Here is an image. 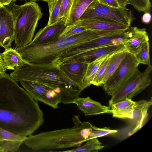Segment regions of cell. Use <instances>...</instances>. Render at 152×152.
Segmentation results:
<instances>
[{
    "label": "cell",
    "instance_id": "6da1fadb",
    "mask_svg": "<svg viewBox=\"0 0 152 152\" xmlns=\"http://www.w3.org/2000/svg\"><path fill=\"white\" fill-rule=\"evenodd\" d=\"M38 103L6 73L0 75V127L29 136L44 121Z\"/></svg>",
    "mask_w": 152,
    "mask_h": 152
},
{
    "label": "cell",
    "instance_id": "7a4b0ae2",
    "mask_svg": "<svg viewBox=\"0 0 152 152\" xmlns=\"http://www.w3.org/2000/svg\"><path fill=\"white\" fill-rule=\"evenodd\" d=\"M16 81H27L44 85L59 93L61 103H73L82 91L77 84L66 76L58 67L57 63L48 64H25L10 74Z\"/></svg>",
    "mask_w": 152,
    "mask_h": 152
},
{
    "label": "cell",
    "instance_id": "3957f363",
    "mask_svg": "<svg viewBox=\"0 0 152 152\" xmlns=\"http://www.w3.org/2000/svg\"><path fill=\"white\" fill-rule=\"evenodd\" d=\"M72 120L73 127L31 135L23 142L36 151L50 152L55 149L79 147L88 140L96 127L89 122H81L77 115Z\"/></svg>",
    "mask_w": 152,
    "mask_h": 152
},
{
    "label": "cell",
    "instance_id": "277c9868",
    "mask_svg": "<svg viewBox=\"0 0 152 152\" xmlns=\"http://www.w3.org/2000/svg\"><path fill=\"white\" fill-rule=\"evenodd\" d=\"M79 45L75 35L61 36L51 42L37 44L31 43L15 48L25 64H43L57 63L59 58Z\"/></svg>",
    "mask_w": 152,
    "mask_h": 152
},
{
    "label": "cell",
    "instance_id": "5b68a950",
    "mask_svg": "<svg viewBox=\"0 0 152 152\" xmlns=\"http://www.w3.org/2000/svg\"><path fill=\"white\" fill-rule=\"evenodd\" d=\"M12 1L6 6L12 11L15 19V48L26 46L32 40L39 20L43 14L35 1H30L21 5Z\"/></svg>",
    "mask_w": 152,
    "mask_h": 152
},
{
    "label": "cell",
    "instance_id": "8992f818",
    "mask_svg": "<svg viewBox=\"0 0 152 152\" xmlns=\"http://www.w3.org/2000/svg\"><path fill=\"white\" fill-rule=\"evenodd\" d=\"M92 18L120 23L129 27L135 19L132 11L126 7H110L100 3L98 0L89 5L79 20Z\"/></svg>",
    "mask_w": 152,
    "mask_h": 152
},
{
    "label": "cell",
    "instance_id": "52a82bcc",
    "mask_svg": "<svg viewBox=\"0 0 152 152\" xmlns=\"http://www.w3.org/2000/svg\"><path fill=\"white\" fill-rule=\"evenodd\" d=\"M152 70L151 65H148L143 72L137 68L130 78L111 96L109 105L126 99H132L150 85Z\"/></svg>",
    "mask_w": 152,
    "mask_h": 152
},
{
    "label": "cell",
    "instance_id": "ba28073f",
    "mask_svg": "<svg viewBox=\"0 0 152 152\" xmlns=\"http://www.w3.org/2000/svg\"><path fill=\"white\" fill-rule=\"evenodd\" d=\"M139 64L135 56L128 53L115 70L103 84L106 93L111 96L130 78Z\"/></svg>",
    "mask_w": 152,
    "mask_h": 152
},
{
    "label": "cell",
    "instance_id": "9c48e42d",
    "mask_svg": "<svg viewBox=\"0 0 152 152\" xmlns=\"http://www.w3.org/2000/svg\"><path fill=\"white\" fill-rule=\"evenodd\" d=\"M25 91L35 101L40 102L56 109L61 103L60 94L55 90L37 83L23 81L20 82Z\"/></svg>",
    "mask_w": 152,
    "mask_h": 152
},
{
    "label": "cell",
    "instance_id": "30bf717a",
    "mask_svg": "<svg viewBox=\"0 0 152 152\" xmlns=\"http://www.w3.org/2000/svg\"><path fill=\"white\" fill-rule=\"evenodd\" d=\"M121 44H115L95 48L59 60L58 63L75 61L89 63L103 56L111 54L124 49Z\"/></svg>",
    "mask_w": 152,
    "mask_h": 152
},
{
    "label": "cell",
    "instance_id": "8fae6325",
    "mask_svg": "<svg viewBox=\"0 0 152 152\" xmlns=\"http://www.w3.org/2000/svg\"><path fill=\"white\" fill-rule=\"evenodd\" d=\"M15 20L11 10L2 6L0 10V46L10 48L15 39Z\"/></svg>",
    "mask_w": 152,
    "mask_h": 152
},
{
    "label": "cell",
    "instance_id": "7c38bea8",
    "mask_svg": "<svg viewBox=\"0 0 152 152\" xmlns=\"http://www.w3.org/2000/svg\"><path fill=\"white\" fill-rule=\"evenodd\" d=\"M66 20L61 19H59L58 21L54 24L47 25L39 31L30 43L42 44L51 42L58 39L66 28Z\"/></svg>",
    "mask_w": 152,
    "mask_h": 152
},
{
    "label": "cell",
    "instance_id": "4fadbf2b",
    "mask_svg": "<svg viewBox=\"0 0 152 152\" xmlns=\"http://www.w3.org/2000/svg\"><path fill=\"white\" fill-rule=\"evenodd\" d=\"M128 30V37L122 40L120 44L128 53L134 55L145 42L149 41V37L145 28L133 26L130 27Z\"/></svg>",
    "mask_w": 152,
    "mask_h": 152
},
{
    "label": "cell",
    "instance_id": "5bb4252c",
    "mask_svg": "<svg viewBox=\"0 0 152 152\" xmlns=\"http://www.w3.org/2000/svg\"><path fill=\"white\" fill-rule=\"evenodd\" d=\"M88 65L87 63L75 61L57 63L60 70L82 91L84 89V81Z\"/></svg>",
    "mask_w": 152,
    "mask_h": 152
},
{
    "label": "cell",
    "instance_id": "9a60e30c",
    "mask_svg": "<svg viewBox=\"0 0 152 152\" xmlns=\"http://www.w3.org/2000/svg\"><path fill=\"white\" fill-rule=\"evenodd\" d=\"M128 30L102 37L83 43L78 46L76 53L95 48L109 45L120 44V43L122 40L128 37L129 34Z\"/></svg>",
    "mask_w": 152,
    "mask_h": 152
},
{
    "label": "cell",
    "instance_id": "2e32d148",
    "mask_svg": "<svg viewBox=\"0 0 152 152\" xmlns=\"http://www.w3.org/2000/svg\"><path fill=\"white\" fill-rule=\"evenodd\" d=\"M73 25L83 27L87 29L98 31H124L130 27L122 23L95 18L79 20Z\"/></svg>",
    "mask_w": 152,
    "mask_h": 152
},
{
    "label": "cell",
    "instance_id": "e0dca14e",
    "mask_svg": "<svg viewBox=\"0 0 152 152\" xmlns=\"http://www.w3.org/2000/svg\"><path fill=\"white\" fill-rule=\"evenodd\" d=\"M73 103L75 104L78 109L86 116L112 113L111 108L109 106L102 104L100 103L92 100L89 96L86 98L78 97Z\"/></svg>",
    "mask_w": 152,
    "mask_h": 152
},
{
    "label": "cell",
    "instance_id": "ac0fdd59",
    "mask_svg": "<svg viewBox=\"0 0 152 152\" xmlns=\"http://www.w3.org/2000/svg\"><path fill=\"white\" fill-rule=\"evenodd\" d=\"M26 137L16 135L0 127V152L18 151Z\"/></svg>",
    "mask_w": 152,
    "mask_h": 152
},
{
    "label": "cell",
    "instance_id": "d6986e66",
    "mask_svg": "<svg viewBox=\"0 0 152 152\" xmlns=\"http://www.w3.org/2000/svg\"><path fill=\"white\" fill-rule=\"evenodd\" d=\"M152 104L151 98L150 100H142L139 101V103L133 110L132 118L131 120L134 126L132 135L140 129L144 125L148 116V111Z\"/></svg>",
    "mask_w": 152,
    "mask_h": 152
},
{
    "label": "cell",
    "instance_id": "ffe728a7",
    "mask_svg": "<svg viewBox=\"0 0 152 152\" xmlns=\"http://www.w3.org/2000/svg\"><path fill=\"white\" fill-rule=\"evenodd\" d=\"M139 103L126 99L109 105L113 117L131 119L133 110Z\"/></svg>",
    "mask_w": 152,
    "mask_h": 152
},
{
    "label": "cell",
    "instance_id": "44dd1931",
    "mask_svg": "<svg viewBox=\"0 0 152 152\" xmlns=\"http://www.w3.org/2000/svg\"><path fill=\"white\" fill-rule=\"evenodd\" d=\"M3 64L7 69L15 70L22 67L25 64L20 55L14 49L9 48L1 53Z\"/></svg>",
    "mask_w": 152,
    "mask_h": 152
},
{
    "label": "cell",
    "instance_id": "7402d4cb",
    "mask_svg": "<svg viewBox=\"0 0 152 152\" xmlns=\"http://www.w3.org/2000/svg\"><path fill=\"white\" fill-rule=\"evenodd\" d=\"M96 0H73L69 17L66 22L67 26L75 24L88 7Z\"/></svg>",
    "mask_w": 152,
    "mask_h": 152
},
{
    "label": "cell",
    "instance_id": "603a6c76",
    "mask_svg": "<svg viewBox=\"0 0 152 152\" xmlns=\"http://www.w3.org/2000/svg\"><path fill=\"white\" fill-rule=\"evenodd\" d=\"M128 53L124 48L111 54L105 73L103 85L115 70L125 58Z\"/></svg>",
    "mask_w": 152,
    "mask_h": 152
},
{
    "label": "cell",
    "instance_id": "cb8c5ba5",
    "mask_svg": "<svg viewBox=\"0 0 152 152\" xmlns=\"http://www.w3.org/2000/svg\"><path fill=\"white\" fill-rule=\"evenodd\" d=\"M110 55L101 57L92 62L88 63L84 81V89L92 84L93 81L101 64L108 56Z\"/></svg>",
    "mask_w": 152,
    "mask_h": 152
},
{
    "label": "cell",
    "instance_id": "d4e9b609",
    "mask_svg": "<svg viewBox=\"0 0 152 152\" xmlns=\"http://www.w3.org/2000/svg\"><path fill=\"white\" fill-rule=\"evenodd\" d=\"M84 145L75 148L60 151L66 152H98L106 146L104 145L98 140L97 138L91 139L87 140Z\"/></svg>",
    "mask_w": 152,
    "mask_h": 152
},
{
    "label": "cell",
    "instance_id": "484cf974",
    "mask_svg": "<svg viewBox=\"0 0 152 152\" xmlns=\"http://www.w3.org/2000/svg\"><path fill=\"white\" fill-rule=\"evenodd\" d=\"M62 0H50L47 2L49 11V18L47 25H51L58 21Z\"/></svg>",
    "mask_w": 152,
    "mask_h": 152
},
{
    "label": "cell",
    "instance_id": "4316f807",
    "mask_svg": "<svg viewBox=\"0 0 152 152\" xmlns=\"http://www.w3.org/2000/svg\"><path fill=\"white\" fill-rule=\"evenodd\" d=\"M149 47V41L146 42L134 55L139 64L151 65Z\"/></svg>",
    "mask_w": 152,
    "mask_h": 152
},
{
    "label": "cell",
    "instance_id": "83f0119b",
    "mask_svg": "<svg viewBox=\"0 0 152 152\" xmlns=\"http://www.w3.org/2000/svg\"><path fill=\"white\" fill-rule=\"evenodd\" d=\"M111 54L108 56L101 64L92 84L97 86L103 85V80L105 73Z\"/></svg>",
    "mask_w": 152,
    "mask_h": 152
},
{
    "label": "cell",
    "instance_id": "f1b7e54d",
    "mask_svg": "<svg viewBox=\"0 0 152 152\" xmlns=\"http://www.w3.org/2000/svg\"><path fill=\"white\" fill-rule=\"evenodd\" d=\"M130 4L139 12H150L151 6L150 0H127Z\"/></svg>",
    "mask_w": 152,
    "mask_h": 152
},
{
    "label": "cell",
    "instance_id": "f546056e",
    "mask_svg": "<svg viewBox=\"0 0 152 152\" xmlns=\"http://www.w3.org/2000/svg\"><path fill=\"white\" fill-rule=\"evenodd\" d=\"M73 0H62L58 19H63L66 22L69 17Z\"/></svg>",
    "mask_w": 152,
    "mask_h": 152
},
{
    "label": "cell",
    "instance_id": "4dcf8cb0",
    "mask_svg": "<svg viewBox=\"0 0 152 152\" xmlns=\"http://www.w3.org/2000/svg\"><path fill=\"white\" fill-rule=\"evenodd\" d=\"M118 131L117 130L111 129L109 127L99 128L96 127V129L92 132L88 140L94 138H97L109 134L116 133Z\"/></svg>",
    "mask_w": 152,
    "mask_h": 152
},
{
    "label": "cell",
    "instance_id": "1f68e13d",
    "mask_svg": "<svg viewBox=\"0 0 152 152\" xmlns=\"http://www.w3.org/2000/svg\"><path fill=\"white\" fill-rule=\"evenodd\" d=\"M87 30L85 28L80 27L72 25L66 26V28L60 36H69Z\"/></svg>",
    "mask_w": 152,
    "mask_h": 152
},
{
    "label": "cell",
    "instance_id": "d6a6232c",
    "mask_svg": "<svg viewBox=\"0 0 152 152\" xmlns=\"http://www.w3.org/2000/svg\"><path fill=\"white\" fill-rule=\"evenodd\" d=\"M101 3L106 5L115 7H121L116 0H98Z\"/></svg>",
    "mask_w": 152,
    "mask_h": 152
},
{
    "label": "cell",
    "instance_id": "836d02e7",
    "mask_svg": "<svg viewBox=\"0 0 152 152\" xmlns=\"http://www.w3.org/2000/svg\"><path fill=\"white\" fill-rule=\"evenodd\" d=\"M151 20V16L149 12H146L142 15L141 20L142 22L145 24L149 23Z\"/></svg>",
    "mask_w": 152,
    "mask_h": 152
},
{
    "label": "cell",
    "instance_id": "e575fe53",
    "mask_svg": "<svg viewBox=\"0 0 152 152\" xmlns=\"http://www.w3.org/2000/svg\"><path fill=\"white\" fill-rule=\"evenodd\" d=\"M7 69L4 67L1 57L0 53V75L4 74Z\"/></svg>",
    "mask_w": 152,
    "mask_h": 152
},
{
    "label": "cell",
    "instance_id": "d590c367",
    "mask_svg": "<svg viewBox=\"0 0 152 152\" xmlns=\"http://www.w3.org/2000/svg\"><path fill=\"white\" fill-rule=\"evenodd\" d=\"M121 7H125L128 4L127 0H116Z\"/></svg>",
    "mask_w": 152,
    "mask_h": 152
},
{
    "label": "cell",
    "instance_id": "8d00e7d4",
    "mask_svg": "<svg viewBox=\"0 0 152 152\" xmlns=\"http://www.w3.org/2000/svg\"><path fill=\"white\" fill-rule=\"evenodd\" d=\"M12 0H0V4L2 6H6L9 4Z\"/></svg>",
    "mask_w": 152,
    "mask_h": 152
},
{
    "label": "cell",
    "instance_id": "74e56055",
    "mask_svg": "<svg viewBox=\"0 0 152 152\" xmlns=\"http://www.w3.org/2000/svg\"><path fill=\"white\" fill-rule=\"evenodd\" d=\"M16 0H12V1H16ZM24 0V1H46V2H48V1L50 0Z\"/></svg>",
    "mask_w": 152,
    "mask_h": 152
},
{
    "label": "cell",
    "instance_id": "f35d334b",
    "mask_svg": "<svg viewBox=\"0 0 152 152\" xmlns=\"http://www.w3.org/2000/svg\"><path fill=\"white\" fill-rule=\"evenodd\" d=\"M2 6L0 4V10Z\"/></svg>",
    "mask_w": 152,
    "mask_h": 152
}]
</instances>
